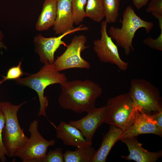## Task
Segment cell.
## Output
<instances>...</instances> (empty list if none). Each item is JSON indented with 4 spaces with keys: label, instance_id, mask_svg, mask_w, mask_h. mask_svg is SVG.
Returning <instances> with one entry per match:
<instances>
[{
    "label": "cell",
    "instance_id": "cell-2",
    "mask_svg": "<svg viewBox=\"0 0 162 162\" xmlns=\"http://www.w3.org/2000/svg\"><path fill=\"white\" fill-rule=\"evenodd\" d=\"M120 28L111 26L108 31L109 35L116 41V44L124 50L126 55L128 56L134 51L133 41L136 32L139 29L144 28L149 33L154 27V23L144 20L135 13L132 7L128 6L123 12L121 21Z\"/></svg>",
    "mask_w": 162,
    "mask_h": 162
},
{
    "label": "cell",
    "instance_id": "cell-23",
    "mask_svg": "<svg viewBox=\"0 0 162 162\" xmlns=\"http://www.w3.org/2000/svg\"><path fill=\"white\" fill-rule=\"evenodd\" d=\"M21 64L22 62H20L17 65L10 68L6 75L3 76L2 80L0 81V85L8 80H16L24 74L21 68Z\"/></svg>",
    "mask_w": 162,
    "mask_h": 162
},
{
    "label": "cell",
    "instance_id": "cell-29",
    "mask_svg": "<svg viewBox=\"0 0 162 162\" xmlns=\"http://www.w3.org/2000/svg\"><path fill=\"white\" fill-rule=\"evenodd\" d=\"M4 38V34L0 30V48L1 49L2 48H4L5 50H6L7 49V47L4 44V43L2 42Z\"/></svg>",
    "mask_w": 162,
    "mask_h": 162
},
{
    "label": "cell",
    "instance_id": "cell-10",
    "mask_svg": "<svg viewBox=\"0 0 162 162\" xmlns=\"http://www.w3.org/2000/svg\"><path fill=\"white\" fill-rule=\"evenodd\" d=\"M88 29V27L81 24L57 37L46 38L40 34L36 35L34 38V43L35 52L38 54L40 62L44 64H53L55 60L56 52L61 45L65 46L67 45L62 40L64 37L78 31H85Z\"/></svg>",
    "mask_w": 162,
    "mask_h": 162
},
{
    "label": "cell",
    "instance_id": "cell-14",
    "mask_svg": "<svg viewBox=\"0 0 162 162\" xmlns=\"http://www.w3.org/2000/svg\"><path fill=\"white\" fill-rule=\"evenodd\" d=\"M127 146L129 153L128 156L121 157L127 160L137 162H155L162 156V151L151 152L143 148L142 144L139 142L136 137L127 138L120 140Z\"/></svg>",
    "mask_w": 162,
    "mask_h": 162
},
{
    "label": "cell",
    "instance_id": "cell-1",
    "mask_svg": "<svg viewBox=\"0 0 162 162\" xmlns=\"http://www.w3.org/2000/svg\"><path fill=\"white\" fill-rule=\"evenodd\" d=\"M60 85V106L77 114L87 112L96 108V100L102 93L98 84L89 80L67 81Z\"/></svg>",
    "mask_w": 162,
    "mask_h": 162
},
{
    "label": "cell",
    "instance_id": "cell-9",
    "mask_svg": "<svg viewBox=\"0 0 162 162\" xmlns=\"http://www.w3.org/2000/svg\"><path fill=\"white\" fill-rule=\"evenodd\" d=\"M107 24L105 20L101 22V38L94 41L93 50L101 62L114 64L119 70L125 71L128 69L129 64L120 58L118 46L107 32Z\"/></svg>",
    "mask_w": 162,
    "mask_h": 162
},
{
    "label": "cell",
    "instance_id": "cell-11",
    "mask_svg": "<svg viewBox=\"0 0 162 162\" xmlns=\"http://www.w3.org/2000/svg\"><path fill=\"white\" fill-rule=\"evenodd\" d=\"M106 112L105 106L95 109L87 112L86 116L76 120H71L68 123L79 129L87 141L92 142L95 133L104 123Z\"/></svg>",
    "mask_w": 162,
    "mask_h": 162
},
{
    "label": "cell",
    "instance_id": "cell-7",
    "mask_svg": "<svg viewBox=\"0 0 162 162\" xmlns=\"http://www.w3.org/2000/svg\"><path fill=\"white\" fill-rule=\"evenodd\" d=\"M38 121L35 119L31 123L28 128L30 138L13 157L20 158L23 162H41L47 153L48 148L54 145L55 140L48 141L41 136L38 131Z\"/></svg>",
    "mask_w": 162,
    "mask_h": 162
},
{
    "label": "cell",
    "instance_id": "cell-18",
    "mask_svg": "<svg viewBox=\"0 0 162 162\" xmlns=\"http://www.w3.org/2000/svg\"><path fill=\"white\" fill-rule=\"evenodd\" d=\"M96 152L92 146L67 150L64 154V162H91Z\"/></svg>",
    "mask_w": 162,
    "mask_h": 162
},
{
    "label": "cell",
    "instance_id": "cell-5",
    "mask_svg": "<svg viewBox=\"0 0 162 162\" xmlns=\"http://www.w3.org/2000/svg\"><path fill=\"white\" fill-rule=\"evenodd\" d=\"M136 110L147 115L162 111V100L159 89L149 81L134 79L128 92Z\"/></svg>",
    "mask_w": 162,
    "mask_h": 162
},
{
    "label": "cell",
    "instance_id": "cell-12",
    "mask_svg": "<svg viewBox=\"0 0 162 162\" xmlns=\"http://www.w3.org/2000/svg\"><path fill=\"white\" fill-rule=\"evenodd\" d=\"M147 134H153L161 137L162 131L159 129L157 123L150 115L137 110L134 122L129 127L123 131L118 140Z\"/></svg>",
    "mask_w": 162,
    "mask_h": 162
},
{
    "label": "cell",
    "instance_id": "cell-16",
    "mask_svg": "<svg viewBox=\"0 0 162 162\" xmlns=\"http://www.w3.org/2000/svg\"><path fill=\"white\" fill-rule=\"evenodd\" d=\"M123 130L119 128L110 125L108 132L104 136L101 145L96 151L91 162H105L111 149L118 140Z\"/></svg>",
    "mask_w": 162,
    "mask_h": 162
},
{
    "label": "cell",
    "instance_id": "cell-27",
    "mask_svg": "<svg viewBox=\"0 0 162 162\" xmlns=\"http://www.w3.org/2000/svg\"><path fill=\"white\" fill-rule=\"evenodd\" d=\"M150 115L156 122L159 129L162 131V111Z\"/></svg>",
    "mask_w": 162,
    "mask_h": 162
},
{
    "label": "cell",
    "instance_id": "cell-24",
    "mask_svg": "<svg viewBox=\"0 0 162 162\" xmlns=\"http://www.w3.org/2000/svg\"><path fill=\"white\" fill-rule=\"evenodd\" d=\"M5 118L2 111L0 110V160L2 162H5L7 159L5 156H8L7 151L4 144L2 132L5 124Z\"/></svg>",
    "mask_w": 162,
    "mask_h": 162
},
{
    "label": "cell",
    "instance_id": "cell-28",
    "mask_svg": "<svg viewBox=\"0 0 162 162\" xmlns=\"http://www.w3.org/2000/svg\"><path fill=\"white\" fill-rule=\"evenodd\" d=\"M136 9L139 10L146 5L150 0H132Z\"/></svg>",
    "mask_w": 162,
    "mask_h": 162
},
{
    "label": "cell",
    "instance_id": "cell-21",
    "mask_svg": "<svg viewBox=\"0 0 162 162\" xmlns=\"http://www.w3.org/2000/svg\"><path fill=\"white\" fill-rule=\"evenodd\" d=\"M87 0H71V8L74 23L79 25L86 17L85 8Z\"/></svg>",
    "mask_w": 162,
    "mask_h": 162
},
{
    "label": "cell",
    "instance_id": "cell-6",
    "mask_svg": "<svg viewBox=\"0 0 162 162\" xmlns=\"http://www.w3.org/2000/svg\"><path fill=\"white\" fill-rule=\"evenodd\" d=\"M105 106L104 123L116 126L123 131L133 124L137 112L128 92L109 98Z\"/></svg>",
    "mask_w": 162,
    "mask_h": 162
},
{
    "label": "cell",
    "instance_id": "cell-20",
    "mask_svg": "<svg viewBox=\"0 0 162 162\" xmlns=\"http://www.w3.org/2000/svg\"><path fill=\"white\" fill-rule=\"evenodd\" d=\"M120 0H103L105 21L109 23H115L119 16Z\"/></svg>",
    "mask_w": 162,
    "mask_h": 162
},
{
    "label": "cell",
    "instance_id": "cell-25",
    "mask_svg": "<svg viewBox=\"0 0 162 162\" xmlns=\"http://www.w3.org/2000/svg\"><path fill=\"white\" fill-rule=\"evenodd\" d=\"M159 36L155 39L148 37L143 40V43L150 48L160 51H162V29H160Z\"/></svg>",
    "mask_w": 162,
    "mask_h": 162
},
{
    "label": "cell",
    "instance_id": "cell-19",
    "mask_svg": "<svg viewBox=\"0 0 162 162\" xmlns=\"http://www.w3.org/2000/svg\"><path fill=\"white\" fill-rule=\"evenodd\" d=\"M86 17L99 22L105 18L103 0H87L85 8Z\"/></svg>",
    "mask_w": 162,
    "mask_h": 162
},
{
    "label": "cell",
    "instance_id": "cell-26",
    "mask_svg": "<svg viewBox=\"0 0 162 162\" xmlns=\"http://www.w3.org/2000/svg\"><path fill=\"white\" fill-rule=\"evenodd\" d=\"M154 16H162V0H151L146 10Z\"/></svg>",
    "mask_w": 162,
    "mask_h": 162
},
{
    "label": "cell",
    "instance_id": "cell-4",
    "mask_svg": "<svg viewBox=\"0 0 162 162\" xmlns=\"http://www.w3.org/2000/svg\"><path fill=\"white\" fill-rule=\"evenodd\" d=\"M26 103L24 102L18 105H14L8 101L0 102V110L4 114L5 121L2 132L3 141L8 152V156L10 157H13L29 140L21 128L17 117L18 111Z\"/></svg>",
    "mask_w": 162,
    "mask_h": 162
},
{
    "label": "cell",
    "instance_id": "cell-22",
    "mask_svg": "<svg viewBox=\"0 0 162 162\" xmlns=\"http://www.w3.org/2000/svg\"><path fill=\"white\" fill-rule=\"evenodd\" d=\"M63 162L64 154L63 153V149L58 148L49 151L42 159L41 162Z\"/></svg>",
    "mask_w": 162,
    "mask_h": 162
},
{
    "label": "cell",
    "instance_id": "cell-3",
    "mask_svg": "<svg viewBox=\"0 0 162 162\" xmlns=\"http://www.w3.org/2000/svg\"><path fill=\"white\" fill-rule=\"evenodd\" d=\"M67 81L64 73H60L54 67L53 64H44L37 73L30 74L23 78L15 80L18 84L27 86L37 93L40 102V109L38 116L46 117V110L49 105L48 98L44 95L46 88L52 84L61 85Z\"/></svg>",
    "mask_w": 162,
    "mask_h": 162
},
{
    "label": "cell",
    "instance_id": "cell-17",
    "mask_svg": "<svg viewBox=\"0 0 162 162\" xmlns=\"http://www.w3.org/2000/svg\"><path fill=\"white\" fill-rule=\"evenodd\" d=\"M57 0H45L36 24L38 31L48 30L54 25L56 15Z\"/></svg>",
    "mask_w": 162,
    "mask_h": 162
},
{
    "label": "cell",
    "instance_id": "cell-13",
    "mask_svg": "<svg viewBox=\"0 0 162 162\" xmlns=\"http://www.w3.org/2000/svg\"><path fill=\"white\" fill-rule=\"evenodd\" d=\"M54 127L57 138L62 140L65 145L78 148L92 146V142L87 141L79 129L68 123L62 122Z\"/></svg>",
    "mask_w": 162,
    "mask_h": 162
},
{
    "label": "cell",
    "instance_id": "cell-15",
    "mask_svg": "<svg viewBox=\"0 0 162 162\" xmlns=\"http://www.w3.org/2000/svg\"><path fill=\"white\" fill-rule=\"evenodd\" d=\"M71 0H57L56 15L53 30L61 35L74 28Z\"/></svg>",
    "mask_w": 162,
    "mask_h": 162
},
{
    "label": "cell",
    "instance_id": "cell-8",
    "mask_svg": "<svg viewBox=\"0 0 162 162\" xmlns=\"http://www.w3.org/2000/svg\"><path fill=\"white\" fill-rule=\"evenodd\" d=\"M87 41L86 37L83 34L75 36L66 45L64 52L55 60L53 65L55 68L59 72L74 68L89 69L90 64L81 56L82 52L89 47L86 45Z\"/></svg>",
    "mask_w": 162,
    "mask_h": 162
}]
</instances>
